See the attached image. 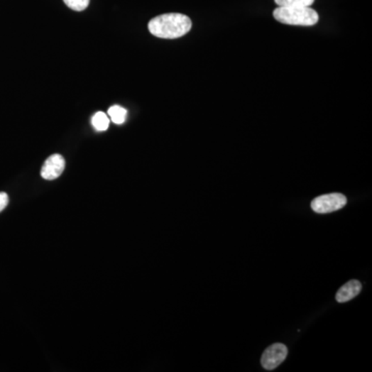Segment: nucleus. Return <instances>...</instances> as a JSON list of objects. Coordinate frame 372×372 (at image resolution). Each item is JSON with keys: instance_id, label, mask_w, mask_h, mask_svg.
Here are the masks:
<instances>
[{"instance_id": "1", "label": "nucleus", "mask_w": 372, "mask_h": 372, "mask_svg": "<svg viewBox=\"0 0 372 372\" xmlns=\"http://www.w3.org/2000/svg\"><path fill=\"white\" fill-rule=\"evenodd\" d=\"M192 20L182 13H171L158 16L151 20L148 29L152 35L160 38H181L192 29Z\"/></svg>"}, {"instance_id": "2", "label": "nucleus", "mask_w": 372, "mask_h": 372, "mask_svg": "<svg viewBox=\"0 0 372 372\" xmlns=\"http://www.w3.org/2000/svg\"><path fill=\"white\" fill-rule=\"evenodd\" d=\"M276 21L296 26H314L319 22V13L310 6H278L273 12Z\"/></svg>"}, {"instance_id": "4", "label": "nucleus", "mask_w": 372, "mask_h": 372, "mask_svg": "<svg viewBox=\"0 0 372 372\" xmlns=\"http://www.w3.org/2000/svg\"><path fill=\"white\" fill-rule=\"evenodd\" d=\"M287 356L288 348L285 344H274L265 349L261 363L267 371H273V369L278 368L279 365L285 360Z\"/></svg>"}, {"instance_id": "6", "label": "nucleus", "mask_w": 372, "mask_h": 372, "mask_svg": "<svg viewBox=\"0 0 372 372\" xmlns=\"http://www.w3.org/2000/svg\"><path fill=\"white\" fill-rule=\"evenodd\" d=\"M361 290H362V285H361L360 281L355 280V279L349 281L346 285H342L339 291L337 292V302H348V301L357 297L360 294Z\"/></svg>"}, {"instance_id": "5", "label": "nucleus", "mask_w": 372, "mask_h": 372, "mask_svg": "<svg viewBox=\"0 0 372 372\" xmlns=\"http://www.w3.org/2000/svg\"><path fill=\"white\" fill-rule=\"evenodd\" d=\"M65 168V160L63 156L60 154H53L45 162L40 175L46 180H54L63 173Z\"/></svg>"}, {"instance_id": "11", "label": "nucleus", "mask_w": 372, "mask_h": 372, "mask_svg": "<svg viewBox=\"0 0 372 372\" xmlns=\"http://www.w3.org/2000/svg\"><path fill=\"white\" fill-rule=\"evenodd\" d=\"M9 204V196L6 192H0V212L6 209Z\"/></svg>"}, {"instance_id": "8", "label": "nucleus", "mask_w": 372, "mask_h": 372, "mask_svg": "<svg viewBox=\"0 0 372 372\" xmlns=\"http://www.w3.org/2000/svg\"><path fill=\"white\" fill-rule=\"evenodd\" d=\"M92 126L97 131H105L110 126V118L104 112H97L92 117Z\"/></svg>"}, {"instance_id": "7", "label": "nucleus", "mask_w": 372, "mask_h": 372, "mask_svg": "<svg viewBox=\"0 0 372 372\" xmlns=\"http://www.w3.org/2000/svg\"><path fill=\"white\" fill-rule=\"evenodd\" d=\"M108 114L113 124L120 126V124H124L126 122L128 111H126V109L122 108L121 106L115 105L109 109Z\"/></svg>"}, {"instance_id": "10", "label": "nucleus", "mask_w": 372, "mask_h": 372, "mask_svg": "<svg viewBox=\"0 0 372 372\" xmlns=\"http://www.w3.org/2000/svg\"><path fill=\"white\" fill-rule=\"evenodd\" d=\"M63 1L72 10L81 12V11L87 9V6H89L90 0H63Z\"/></svg>"}, {"instance_id": "3", "label": "nucleus", "mask_w": 372, "mask_h": 372, "mask_svg": "<svg viewBox=\"0 0 372 372\" xmlns=\"http://www.w3.org/2000/svg\"><path fill=\"white\" fill-rule=\"evenodd\" d=\"M346 197L339 192L333 194L323 195L317 197L312 202V208L317 213H330L334 212L344 208L346 205Z\"/></svg>"}, {"instance_id": "9", "label": "nucleus", "mask_w": 372, "mask_h": 372, "mask_svg": "<svg viewBox=\"0 0 372 372\" xmlns=\"http://www.w3.org/2000/svg\"><path fill=\"white\" fill-rule=\"evenodd\" d=\"M278 6L294 8V6H310L314 0H274Z\"/></svg>"}]
</instances>
